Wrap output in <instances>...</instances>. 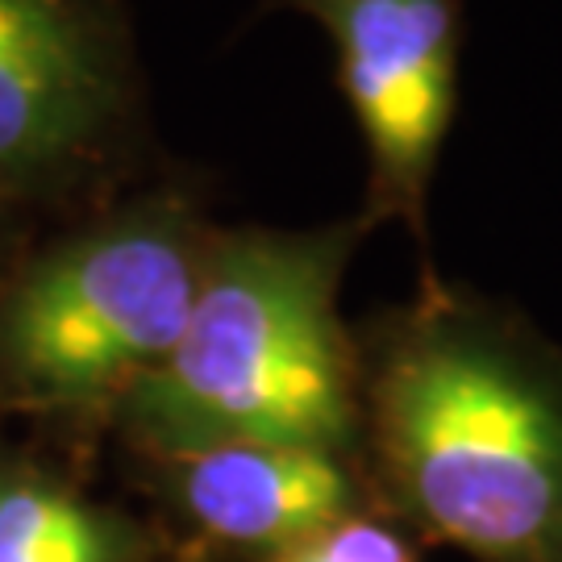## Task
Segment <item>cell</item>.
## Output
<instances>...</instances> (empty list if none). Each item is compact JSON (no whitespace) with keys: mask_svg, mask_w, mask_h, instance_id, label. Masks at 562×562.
Returning a JSON list of instances; mask_svg holds the SVG:
<instances>
[{"mask_svg":"<svg viewBox=\"0 0 562 562\" xmlns=\"http://www.w3.org/2000/svg\"><path fill=\"white\" fill-rule=\"evenodd\" d=\"M125 101L113 34L92 0H0V171L88 155Z\"/></svg>","mask_w":562,"mask_h":562,"instance_id":"5","label":"cell"},{"mask_svg":"<svg viewBox=\"0 0 562 562\" xmlns=\"http://www.w3.org/2000/svg\"><path fill=\"white\" fill-rule=\"evenodd\" d=\"M209 238L171 204L63 241L0 308V371L21 401L88 408L125 401L176 346L201 288Z\"/></svg>","mask_w":562,"mask_h":562,"instance_id":"3","label":"cell"},{"mask_svg":"<svg viewBox=\"0 0 562 562\" xmlns=\"http://www.w3.org/2000/svg\"><path fill=\"white\" fill-rule=\"evenodd\" d=\"M362 467L404 533L475 562H562V350L425 283L359 338Z\"/></svg>","mask_w":562,"mask_h":562,"instance_id":"1","label":"cell"},{"mask_svg":"<svg viewBox=\"0 0 562 562\" xmlns=\"http://www.w3.org/2000/svg\"><path fill=\"white\" fill-rule=\"evenodd\" d=\"M267 562H417V554L408 533L387 513L362 508Z\"/></svg>","mask_w":562,"mask_h":562,"instance_id":"8","label":"cell"},{"mask_svg":"<svg viewBox=\"0 0 562 562\" xmlns=\"http://www.w3.org/2000/svg\"><path fill=\"white\" fill-rule=\"evenodd\" d=\"M134 529L30 471L0 475V562H134Z\"/></svg>","mask_w":562,"mask_h":562,"instance_id":"7","label":"cell"},{"mask_svg":"<svg viewBox=\"0 0 562 562\" xmlns=\"http://www.w3.org/2000/svg\"><path fill=\"white\" fill-rule=\"evenodd\" d=\"M367 217L209 238L201 288L167 359L121 417L155 459L292 446L362 459L359 338L338 313Z\"/></svg>","mask_w":562,"mask_h":562,"instance_id":"2","label":"cell"},{"mask_svg":"<svg viewBox=\"0 0 562 562\" xmlns=\"http://www.w3.org/2000/svg\"><path fill=\"white\" fill-rule=\"evenodd\" d=\"M338 50V88L367 146V222L425 238L429 188L459 109L467 0H288Z\"/></svg>","mask_w":562,"mask_h":562,"instance_id":"4","label":"cell"},{"mask_svg":"<svg viewBox=\"0 0 562 562\" xmlns=\"http://www.w3.org/2000/svg\"><path fill=\"white\" fill-rule=\"evenodd\" d=\"M171 496L213 546L276 559L371 508L362 459L292 446H222L171 459Z\"/></svg>","mask_w":562,"mask_h":562,"instance_id":"6","label":"cell"}]
</instances>
